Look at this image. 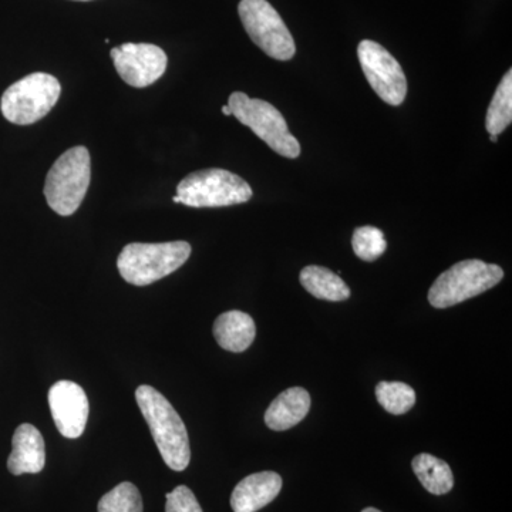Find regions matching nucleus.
<instances>
[{"instance_id": "nucleus-4", "label": "nucleus", "mask_w": 512, "mask_h": 512, "mask_svg": "<svg viewBox=\"0 0 512 512\" xmlns=\"http://www.w3.org/2000/svg\"><path fill=\"white\" fill-rule=\"evenodd\" d=\"M252 194L251 185L239 175L221 168H208L183 178L173 201L191 208H220L244 204L251 200Z\"/></svg>"}, {"instance_id": "nucleus-20", "label": "nucleus", "mask_w": 512, "mask_h": 512, "mask_svg": "<svg viewBox=\"0 0 512 512\" xmlns=\"http://www.w3.org/2000/svg\"><path fill=\"white\" fill-rule=\"evenodd\" d=\"M99 512H143V500L136 485L121 483L99 501Z\"/></svg>"}, {"instance_id": "nucleus-1", "label": "nucleus", "mask_w": 512, "mask_h": 512, "mask_svg": "<svg viewBox=\"0 0 512 512\" xmlns=\"http://www.w3.org/2000/svg\"><path fill=\"white\" fill-rule=\"evenodd\" d=\"M136 400L164 463L171 470L184 471L191 461V448L180 414L163 394L147 384L138 387Z\"/></svg>"}, {"instance_id": "nucleus-26", "label": "nucleus", "mask_w": 512, "mask_h": 512, "mask_svg": "<svg viewBox=\"0 0 512 512\" xmlns=\"http://www.w3.org/2000/svg\"><path fill=\"white\" fill-rule=\"evenodd\" d=\"M77 2H90V0H77Z\"/></svg>"}, {"instance_id": "nucleus-17", "label": "nucleus", "mask_w": 512, "mask_h": 512, "mask_svg": "<svg viewBox=\"0 0 512 512\" xmlns=\"http://www.w3.org/2000/svg\"><path fill=\"white\" fill-rule=\"evenodd\" d=\"M414 474L430 494L444 495L454 487V476L446 461L423 453L413 458Z\"/></svg>"}, {"instance_id": "nucleus-18", "label": "nucleus", "mask_w": 512, "mask_h": 512, "mask_svg": "<svg viewBox=\"0 0 512 512\" xmlns=\"http://www.w3.org/2000/svg\"><path fill=\"white\" fill-rule=\"evenodd\" d=\"M512 121V70L498 84L493 100L487 110L485 117V128L488 133L498 136L505 128L510 126Z\"/></svg>"}, {"instance_id": "nucleus-14", "label": "nucleus", "mask_w": 512, "mask_h": 512, "mask_svg": "<svg viewBox=\"0 0 512 512\" xmlns=\"http://www.w3.org/2000/svg\"><path fill=\"white\" fill-rule=\"evenodd\" d=\"M311 410V394L303 387H291L279 394L265 413V423L274 431L292 429Z\"/></svg>"}, {"instance_id": "nucleus-3", "label": "nucleus", "mask_w": 512, "mask_h": 512, "mask_svg": "<svg viewBox=\"0 0 512 512\" xmlns=\"http://www.w3.org/2000/svg\"><path fill=\"white\" fill-rule=\"evenodd\" d=\"M92 180V158L83 146L70 148L47 173L45 197L56 214L69 217L79 210Z\"/></svg>"}, {"instance_id": "nucleus-22", "label": "nucleus", "mask_w": 512, "mask_h": 512, "mask_svg": "<svg viewBox=\"0 0 512 512\" xmlns=\"http://www.w3.org/2000/svg\"><path fill=\"white\" fill-rule=\"evenodd\" d=\"M165 498V512H202L194 493L185 485H178L171 493L165 495Z\"/></svg>"}, {"instance_id": "nucleus-8", "label": "nucleus", "mask_w": 512, "mask_h": 512, "mask_svg": "<svg viewBox=\"0 0 512 512\" xmlns=\"http://www.w3.org/2000/svg\"><path fill=\"white\" fill-rule=\"evenodd\" d=\"M238 13L252 42L262 52L282 62L295 56V40L268 0H241Z\"/></svg>"}, {"instance_id": "nucleus-6", "label": "nucleus", "mask_w": 512, "mask_h": 512, "mask_svg": "<svg viewBox=\"0 0 512 512\" xmlns=\"http://www.w3.org/2000/svg\"><path fill=\"white\" fill-rule=\"evenodd\" d=\"M62 94L59 80L52 74L32 73L13 83L3 93L0 110L16 126H30L45 119Z\"/></svg>"}, {"instance_id": "nucleus-21", "label": "nucleus", "mask_w": 512, "mask_h": 512, "mask_svg": "<svg viewBox=\"0 0 512 512\" xmlns=\"http://www.w3.org/2000/svg\"><path fill=\"white\" fill-rule=\"evenodd\" d=\"M352 247L362 261L373 262L384 254L387 248L384 234L376 227H360L353 232Z\"/></svg>"}, {"instance_id": "nucleus-5", "label": "nucleus", "mask_w": 512, "mask_h": 512, "mask_svg": "<svg viewBox=\"0 0 512 512\" xmlns=\"http://www.w3.org/2000/svg\"><path fill=\"white\" fill-rule=\"evenodd\" d=\"M504 278L501 266L480 259L457 262L434 281L429 291L433 308L446 309L490 291Z\"/></svg>"}, {"instance_id": "nucleus-23", "label": "nucleus", "mask_w": 512, "mask_h": 512, "mask_svg": "<svg viewBox=\"0 0 512 512\" xmlns=\"http://www.w3.org/2000/svg\"><path fill=\"white\" fill-rule=\"evenodd\" d=\"M222 113H224L225 116H231V109H229L228 104L227 106L222 107Z\"/></svg>"}, {"instance_id": "nucleus-15", "label": "nucleus", "mask_w": 512, "mask_h": 512, "mask_svg": "<svg viewBox=\"0 0 512 512\" xmlns=\"http://www.w3.org/2000/svg\"><path fill=\"white\" fill-rule=\"evenodd\" d=\"M256 336L254 319L248 313L229 311L214 323V338L222 349L232 353L245 352Z\"/></svg>"}, {"instance_id": "nucleus-11", "label": "nucleus", "mask_w": 512, "mask_h": 512, "mask_svg": "<svg viewBox=\"0 0 512 512\" xmlns=\"http://www.w3.org/2000/svg\"><path fill=\"white\" fill-rule=\"evenodd\" d=\"M47 399L59 433L66 439H79L90 413L89 399L83 387L70 380H60L50 387Z\"/></svg>"}, {"instance_id": "nucleus-2", "label": "nucleus", "mask_w": 512, "mask_h": 512, "mask_svg": "<svg viewBox=\"0 0 512 512\" xmlns=\"http://www.w3.org/2000/svg\"><path fill=\"white\" fill-rule=\"evenodd\" d=\"M191 245L185 241L141 244L124 247L117 259L121 278L134 286H147L173 274L188 261Z\"/></svg>"}, {"instance_id": "nucleus-9", "label": "nucleus", "mask_w": 512, "mask_h": 512, "mask_svg": "<svg viewBox=\"0 0 512 512\" xmlns=\"http://www.w3.org/2000/svg\"><path fill=\"white\" fill-rule=\"evenodd\" d=\"M357 56L377 96L390 106H400L407 96V79L392 53L373 40H363L357 47Z\"/></svg>"}, {"instance_id": "nucleus-12", "label": "nucleus", "mask_w": 512, "mask_h": 512, "mask_svg": "<svg viewBox=\"0 0 512 512\" xmlns=\"http://www.w3.org/2000/svg\"><path fill=\"white\" fill-rule=\"evenodd\" d=\"M8 470L13 476L37 474L45 468L46 447L42 433L33 424H20L13 434Z\"/></svg>"}, {"instance_id": "nucleus-10", "label": "nucleus", "mask_w": 512, "mask_h": 512, "mask_svg": "<svg viewBox=\"0 0 512 512\" xmlns=\"http://www.w3.org/2000/svg\"><path fill=\"white\" fill-rule=\"evenodd\" d=\"M114 67L128 86L144 89L163 77L168 57L150 43H124L110 52Z\"/></svg>"}, {"instance_id": "nucleus-24", "label": "nucleus", "mask_w": 512, "mask_h": 512, "mask_svg": "<svg viewBox=\"0 0 512 512\" xmlns=\"http://www.w3.org/2000/svg\"><path fill=\"white\" fill-rule=\"evenodd\" d=\"M362 512H382V511L376 510V508L369 507V508H365V510H363Z\"/></svg>"}, {"instance_id": "nucleus-19", "label": "nucleus", "mask_w": 512, "mask_h": 512, "mask_svg": "<svg viewBox=\"0 0 512 512\" xmlns=\"http://www.w3.org/2000/svg\"><path fill=\"white\" fill-rule=\"evenodd\" d=\"M376 399L386 412L400 416L413 409L416 392L402 382H380L376 386Z\"/></svg>"}, {"instance_id": "nucleus-16", "label": "nucleus", "mask_w": 512, "mask_h": 512, "mask_svg": "<svg viewBox=\"0 0 512 512\" xmlns=\"http://www.w3.org/2000/svg\"><path fill=\"white\" fill-rule=\"evenodd\" d=\"M299 279L306 291L323 301L342 302L350 298V289L345 281L323 266H306L302 269Z\"/></svg>"}, {"instance_id": "nucleus-25", "label": "nucleus", "mask_w": 512, "mask_h": 512, "mask_svg": "<svg viewBox=\"0 0 512 512\" xmlns=\"http://www.w3.org/2000/svg\"><path fill=\"white\" fill-rule=\"evenodd\" d=\"M490 140L493 141V143H497L498 136H494V134H491Z\"/></svg>"}, {"instance_id": "nucleus-7", "label": "nucleus", "mask_w": 512, "mask_h": 512, "mask_svg": "<svg viewBox=\"0 0 512 512\" xmlns=\"http://www.w3.org/2000/svg\"><path fill=\"white\" fill-rule=\"evenodd\" d=\"M231 116L268 144L275 153L286 158H298L301 144L292 136L281 111L268 101L251 99L248 94L235 92L229 96Z\"/></svg>"}, {"instance_id": "nucleus-13", "label": "nucleus", "mask_w": 512, "mask_h": 512, "mask_svg": "<svg viewBox=\"0 0 512 512\" xmlns=\"http://www.w3.org/2000/svg\"><path fill=\"white\" fill-rule=\"evenodd\" d=\"M282 490V477L274 471L251 474L239 481L231 495L234 512H256L278 497Z\"/></svg>"}]
</instances>
